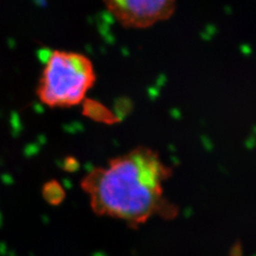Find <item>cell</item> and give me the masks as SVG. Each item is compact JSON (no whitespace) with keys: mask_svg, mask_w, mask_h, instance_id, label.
Listing matches in <instances>:
<instances>
[{"mask_svg":"<svg viewBox=\"0 0 256 256\" xmlns=\"http://www.w3.org/2000/svg\"><path fill=\"white\" fill-rule=\"evenodd\" d=\"M166 176L158 155L138 147L93 168L81 187L96 214L136 225L162 209Z\"/></svg>","mask_w":256,"mask_h":256,"instance_id":"obj_1","label":"cell"},{"mask_svg":"<svg viewBox=\"0 0 256 256\" xmlns=\"http://www.w3.org/2000/svg\"><path fill=\"white\" fill-rule=\"evenodd\" d=\"M96 82V72L88 57L74 52H52L37 86L40 102L50 108L79 104Z\"/></svg>","mask_w":256,"mask_h":256,"instance_id":"obj_2","label":"cell"},{"mask_svg":"<svg viewBox=\"0 0 256 256\" xmlns=\"http://www.w3.org/2000/svg\"><path fill=\"white\" fill-rule=\"evenodd\" d=\"M110 14L126 28H147L170 18L176 0H102Z\"/></svg>","mask_w":256,"mask_h":256,"instance_id":"obj_3","label":"cell"}]
</instances>
